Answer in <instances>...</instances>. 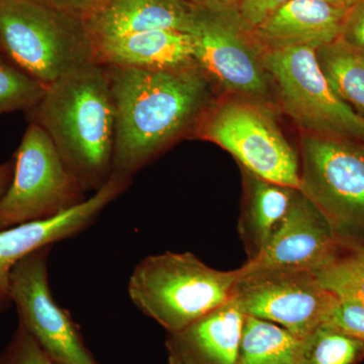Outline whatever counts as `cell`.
<instances>
[{"label":"cell","instance_id":"obj_1","mask_svg":"<svg viewBox=\"0 0 364 364\" xmlns=\"http://www.w3.org/2000/svg\"><path fill=\"white\" fill-rule=\"evenodd\" d=\"M116 114L112 174L132 177L200 123L208 82L198 65L171 69L105 66Z\"/></svg>","mask_w":364,"mask_h":364},{"label":"cell","instance_id":"obj_2","mask_svg":"<svg viewBox=\"0 0 364 364\" xmlns=\"http://www.w3.org/2000/svg\"><path fill=\"white\" fill-rule=\"evenodd\" d=\"M28 112L83 191H97L111 178L116 114L105 65L93 62L59 78Z\"/></svg>","mask_w":364,"mask_h":364},{"label":"cell","instance_id":"obj_3","mask_svg":"<svg viewBox=\"0 0 364 364\" xmlns=\"http://www.w3.org/2000/svg\"><path fill=\"white\" fill-rule=\"evenodd\" d=\"M245 264L230 272L208 267L191 252H165L139 262L129 279L134 305L168 331L177 332L233 298Z\"/></svg>","mask_w":364,"mask_h":364},{"label":"cell","instance_id":"obj_4","mask_svg":"<svg viewBox=\"0 0 364 364\" xmlns=\"http://www.w3.org/2000/svg\"><path fill=\"white\" fill-rule=\"evenodd\" d=\"M0 50L47 87L97 62L85 20L45 0H0Z\"/></svg>","mask_w":364,"mask_h":364},{"label":"cell","instance_id":"obj_5","mask_svg":"<svg viewBox=\"0 0 364 364\" xmlns=\"http://www.w3.org/2000/svg\"><path fill=\"white\" fill-rule=\"evenodd\" d=\"M343 245L364 246V143L308 133L301 140V188Z\"/></svg>","mask_w":364,"mask_h":364},{"label":"cell","instance_id":"obj_6","mask_svg":"<svg viewBox=\"0 0 364 364\" xmlns=\"http://www.w3.org/2000/svg\"><path fill=\"white\" fill-rule=\"evenodd\" d=\"M14 161L13 178L0 198V231L52 219L86 200L39 124H28Z\"/></svg>","mask_w":364,"mask_h":364},{"label":"cell","instance_id":"obj_7","mask_svg":"<svg viewBox=\"0 0 364 364\" xmlns=\"http://www.w3.org/2000/svg\"><path fill=\"white\" fill-rule=\"evenodd\" d=\"M198 131L231 153L249 173L299 191L298 156L264 107L245 100L225 102L203 114Z\"/></svg>","mask_w":364,"mask_h":364},{"label":"cell","instance_id":"obj_8","mask_svg":"<svg viewBox=\"0 0 364 364\" xmlns=\"http://www.w3.org/2000/svg\"><path fill=\"white\" fill-rule=\"evenodd\" d=\"M262 62L277 86L282 107L308 133L364 143V117L335 95L321 71L315 49H269Z\"/></svg>","mask_w":364,"mask_h":364},{"label":"cell","instance_id":"obj_9","mask_svg":"<svg viewBox=\"0 0 364 364\" xmlns=\"http://www.w3.org/2000/svg\"><path fill=\"white\" fill-rule=\"evenodd\" d=\"M234 289L244 315L267 321L304 339L327 321L338 298L326 289L310 270L253 268Z\"/></svg>","mask_w":364,"mask_h":364},{"label":"cell","instance_id":"obj_10","mask_svg":"<svg viewBox=\"0 0 364 364\" xmlns=\"http://www.w3.org/2000/svg\"><path fill=\"white\" fill-rule=\"evenodd\" d=\"M52 246L26 255L11 277V299L20 324L55 364H97L68 313L53 298L48 262Z\"/></svg>","mask_w":364,"mask_h":364},{"label":"cell","instance_id":"obj_11","mask_svg":"<svg viewBox=\"0 0 364 364\" xmlns=\"http://www.w3.org/2000/svg\"><path fill=\"white\" fill-rule=\"evenodd\" d=\"M223 16L196 9L188 31L195 43L196 65L225 90L243 97H265L268 85L262 59Z\"/></svg>","mask_w":364,"mask_h":364},{"label":"cell","instance_id":"obj_12","mask_svg":"<svg viewBox=\"0 0 364 364\" xmlns=\"http://www.w3.org/2000/svg\"><path fill=\"white\" fill-rule=\"evenodd\" d=\"M132 177L112 174L95 195L52 219L26 223L0 231V310L11 299V277L14 267L38 249L53 246L82 233L107 205L130 188Z\"/></svg>","mask_w":364,"mask_h":364},{"label":"cell","instance_id":"obj_13","mask_svg":"<svg viewBox=\"0 0 364 364\" xmlns=\"http://www.w3.org/2000/svg\"><path fill=\"white\" fill-rule=\"evenodd\" d=\"M341 243L313 203L296 191L286 217L251 267L294 268L317 272L334 259Z\"/></svg>","mask_w":364,"mask_h":364},{"label":"cell","instance_id":"obj_14","mask_svg":"<svg viewBox=\"0 0 364 364\" xmlns=\"http://www.w3.org/2000/svg\"><path fill=\"white\" fill-rule=\"evenodd\" d=\"M244 315L236 299L169 333L168 364H237Z\"/></svg>","mask_w":364,"mask_h":364},{"label":"cell","instance_id":"obj_15","mask_svg":"<svg viewBox=\"0 0 364 364\" xmlns=\"http://www.w3.org/2000/svg\"><path fill=\"white\" fill-rule=\"evenodd\" d=\"M196 11L188 0H105L85 23L93 42L155 30L188 33Z\"/></svg>","mask_w":364,"mask_h":364},{"label":"cell","instance_id":"obj_16","mask_svg":"<svg viewBox=\"0 0 364 364\" xmlns=\"http://www.w3.org/2000/svg\"><path fill=\"white\" fill-rule=\"evenodd\" d=\"M348 11L323 0H289L257 32L269 49L304 46L317 50L341 38Z\"/></svg>","mask_w":364,"mask_h":364},{"label":"cell","instance_id":"obj_17","mask_svg":"<svg viewBox=\"0 0 364 364\" xmlns=\"http://www.w3.org/2000/svg\"><path fill=\"white\" fill-rule=\"evenodd\" d=\"M95 58L105 66L171 69L196 65L189 33L155 30L95 41Z\"/></svg>","mask_w":364,"mask_h":364},{"label":"cell","instance_id":"obj_18","mask_svg":"<svg viewBox=\"0 0 364 364\" xmlns=\"http://www.w3.org/2000/svg\"><path fill=\"white\" fill-rule=\"evenodd\" d=\"M246 198L238 232L248 260L259 257L291 207L299 189L264 181L247 172Z\"/></svg>","mask_w":364,"mask_h":364},{"label":"cell","instance_id":"obj_19","mask_svg":"<svg viewBox=\"0 0 364 364\" xmlns=\"http://www.w3.org/2000/svg\"><path fill=\"white\" fill-rule=\"evenodd\" d=\"M316 55L335 95L364 117V50L339 38L318 48Z\"/></svg>","mask_w":364,"mask_h":364},{"label":"cell","instance_id":"obj_20","mask_svg":"<svg viewBox=\"0 0 364 364\" xmlns=\"http://www.w3.org/2000/svg\"><path fill=\"white\" fill-rule=\"evenodd\" d=\"M301 347L284 328L245 316L237 364H301Z\"/></svg>","mask_w":364,"mask_h":364},{"label":"cell","instance_id":"obj_21","mask_svg":"<svg viewBox=\"0 0 364 364\" xmlns=\"http://www.w3.org/2000/svg\"><path fill=\"white\" fill-rule=\"evenodd\" d=\"M364 358V340L323 323L303 339L301 364H356Z\"/></svg>","mask_w":364,"mask_h":364},{"label":"cell","instance_id":"obj_22","mask_svg":"<svg viewBox=\"0 0 364 364\" xmlns=\"http://www.w3.org/2000/svg\"><path fill=\"white\" fill-rule=\"evenodd\" d=\"M314 273L337 298L364 301V246L341 244L334 259Z\"/></svg>","mask_w":364,"mask_h":364},{"label":"cell","instance_id":"obj_23","mask_svg":"<svg viewBox=\"0 0 364 364\" xmlns=\"http://www.w3.org/2000/svg\"><path fill=\"white\" fill-rule=\"evenodd\" d=\"M46 90L47 86L0 54V116L16 111H32Z\"/></svg>","mask_w":364,"mask_h":364},{"label":"cell","instance_id":"obj_24","mask_svg":"<svg viewBox=\"0 0 364 364\" xmlns=\"http://www.w3.org/2000/svg\"><path fill=\"white\" fill-rule=\"evenodd\" d=\"M0 364H55L23 325H18L11 343L0 356Z\"/></svg>","mask_w":364,"mask_h":364},{"label":"cell","instance_id":"obj_25","mask_svg":"<svg viewBox=\"0 0 364 364\" xmlns=\"http://www.w3.org/2000/svg\"><path fill=\"white\" fill-rule=\"evenodd\" d=\"M325 323L364 340V301L338 298Z\"/></svg>","mask_w":364,"mask_h":364},{"label":"cell","instance_id":"obj_26","mask_svg":"<svg viewBox=\"0 0 364 364\" xmlns=\"http://www.w3.org/2000/svg\"><path fill=\"white\" fill-rule=\"evenodd\" d=\"M289 0H238L239 14L242 20L252 28H261Z\"/></svg>","mask_w":364,"mask_h":364},{"label":"cell","instance_id":"obj_27","mask_svg":"<svg viewBox=\"0 0 364 364\" xmlns=\"http://www.w3.org/2000/svg\"><path fill=\"white\" fill-rule=\"evenodd\" d=\"M341 38L364 50V0L349 9Z\"/></svg>","mask_w":364,"mask_h":364},{"label":"cell","instance_id":"obj_28","mask_svg":"<svg viewBox=\"0 0 364 364\" xmlns=\"http://www.w3.org/2000/svg\"><path fill=\"white\" fill-rule=\"evenodd\" d=\"M48 4L67 13L85 18L102 6L105 0H45Z\"/></svg>","mask_w":364,"mask_h":364},{"label":"cell","instance_id":"obj_29","mask_svg":"<svg viewBox=\"0 0 364 364\" xmlns=\"http://www.w3.org/2000/svg\"><path fill=\"white\" fill-rule=\"evenodd\" d=\"M196 9L214 14H226L232 7L237 6L238 0H188Z\"/></svg>","mask_w":364,"mask_h":364},{"label":"cell","instance_id":"obj_30","mask_svg":"<svg viewBox=\"0 0 364 364\" xmlns=\"http://www.w3.org/2000/svg\"><path fill=\"white\" fill-rule=\"evenodd\" d=\"M14 160L0 164V198L4 195L9 183H11L14 176Z\"/></svg>","mask_w":364,"mask_h":364},{"label":"cell","instance_id":"obj_31","mask_svg":"<svg viewBox=\"0 0 364 364\" xmlns=\"http://www.w3.org/2000/svg\"><path fill=\"white\" fill-rule=\"evenodd\" d=\"M323 1L335 4V6L348 7V9L351 7V0H323Z\"/></svg>","mask_w":364,"mask_h":364},{"label":"cell","instance_id":"obj_32","mask_svg":"<svg viewBox=\"0 0 364 364\" xmlns=\"http://www.w3.org/2000/svg\"><path fill=\"white\" fill-rule=\"evenodd\" d=\"M363 1V0H351V6L354 4H358V2Z\"/></svg>","mask_w":364,"mask_h":364}]
</instances>
